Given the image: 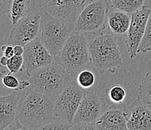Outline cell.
<instances>
[{"instance_id":"8992f818","label":"cell","mask_w":151,"mask_h":130,"mask_svg":"<svg viewBox=\"0 0 151 130\" xmlns=\"http://www.w3.org/2000/svg\"><path fill=\"white\" fill-rule=\"evenodd\" d=\"M109 4L104 0H93L85 6L75 22V31L98 35L105 28Z\"/></svg>"},{"instance_id":"6da1fadb","label":"cell","mask_w":151,"mask_h":130,"mask_svg":"<svg viewBox=\"0 0 151 130\" xmlns=\"http://www.w3.org/2000/svg\"><path fill=\"white\" fill-rule=\"evenodd\" d=\"M55 101L30 87L20 99L16 119L32 129L54 120Z\"/></svg>"},{"instance_id":"30bf717a","label":"cell","mask_w":151,"mask_h":130,"mask_svg":"<svg viewBox=\"0 0 151 130\" xmlns=\"http://www.w3.org/2000/svg\"><path fill=\"white\" fill-rule=\"evenodd\" d=\"M107 110L106 102L103 97L93 91L85 93L72 124H95Z\"/></svg>"},{"instance_id":"4dcf8cb0","label":"cell","mask_w":151,"mask_h":130,"mask_svg":"<svg viewBox=\"0 0 151 130\" xmlns=\"http://www.w3.org/2000/svg\"><path fill=\"white\" fill-rule=\"evenodd\" d=\"M14 55H23L24 53V48L20 45H16L14 46Z\"/></svg>"},{"instance_id":"4316f807","label":"cell","mask_w":151,"mask_h":130,"mask_svg":"<svg viewBox=\"0 0 151 130\" xmlns=\"http://www.w3.org/2000/svg\"><path fill=\"white\" fill-rule=\"evenodd\" d=\"M5 130H29V129L27 128L17 119H16Z\"/></svg>"},{"instance_id":"ac0fdd59","label":"cell","mask_w":151,"mask_h":130,"mask_svg":"<svg viewBox=\"0 0 151 130\" xmlns=\"http://www.w3.org/2000/svg\"><path fill=\"white\" fill-rule=\"evenodd\" d=\"M0 78L2 79V84L5 88L12 89L16 92L23 91L30 86L29 81L23 80L22 82H19L17 78L13 76L10 72H7L5 70L0 72Z\"/></svg>"},{"instance_id":"5bb4252c","label":"cell","mask_w":151,"mask_h":130,"mask_svg":"<svg viewBox=\"0 0 151 130\" xmlns=\"http://www.w3.org/2000/svg\"><path fill=\"white\" fill-rule=\"evenodd\" d=\"M127 109L129 111L127 119L129 130H151V110L147 105L137 99Z\"/></svg>"},{"instance_id":"2e32d148","label":"cell","mask_w":151,"mask_h":130,"mask_svg":"<svg viewBox=\"0 0 151 130\" xmlns=\"http://www.w3.org/2000/svg\"><path fill=\"white\" fill-rule=\"evenodd\" d=\"M131 23V14L121 11L116 10L108 13L107 23L111 34L116 36H121L127 33Z\"/></svg>"},{"instance_id":"cb8c5ba5","label":"cell","mask_w":151,"mask_h":130,"mask_svg":"<svg viewBox=\"0 0 151 130\" xmlns=\"http://www.w3.org/2000/svg\"><path fill=\"white\" fill-rule=\"evenodd\" d=\"M151 51V13L148 19L146 31L138 47V53Z\"/></svg>"},{"instance_id":"277c9868","label":"cell","mask_w":151,"mask_h":130,"mask_svg":"<svg viewBox=\"0 0 151 130\" xmlns=\"http://www.w3.org/2000/svg\"><path fill=\"white\" fill-rule=\"evenodd\" d=\"M71 81L69 73L55 61L34 71L29 79L31 87L54 101Z\"/></svg>"},{"instance_id":"1f68e13d","label":"cell","mask_w":151,"mask_h":130,"mask_svg":"<svg viewBox=\"0 0 151 130\" xmlns=\"http://www.w3.org/2000/svg\"><path fill=\"white\" fill-rule=\"evenodd\" d=\"M9 58H7L5 56H2L0 58V67H4L7 65V62H8Z\"/></svg>"},{"instance_id":"52a82bcc","label":"cell","mask_w":151,"mask_h":130,"mask_svg":"<svg viewBox=\"0 0 151 130\" xmlns=\"http://www.w3.org/2000/svg\"><path fill=\"white\" fill-rule=\"evenodd\" d=\"M84 94V90L76 81H71L55 101V117L72 124Z\"/></svg>"},{"instance_id":"7c38bea8","label":"cell","mask_w":151,"mask_h":130,"mask_svg":"<svg viewBox=\"0 0 151 130\" xmlns=\"http://www.w3.org/2000/svg\"><path fill=\"white\" fill-rule=\"evenodd\" d=\"M86 2V0H50L43 11L55 18L68 20L75 24Z\"/></svg>"},{"instance_id":"7a4b0ae2","label":"cell","mask_w":151,"mask_h":130,"mask_svg":"<svg viewBox=\"0 0 151 130\" xmlns=\"http://www.w3.org/2000/svg\"><path fill=\"white\" fill-rule=\"evenodd\" d=\"M89 39L86 34L74 31L54 61L65 68L72 77H77L81 71L90 64Z\"/></svg>"},{"instance_id":"44dd1931","label":"cell","mask_w":151,"mask_h":130,"mask_svg":"<svg viewBox=\"0 0 151 130\" xmlns=\"http://www.w3.org/2000/svg\"><path fill=\"white\" fill-rule=\"evenodd\" d=\"M107 95L110 101L114 104L111 108H120V105L124 102L126 98V91L122 86L116 85L108 89Z\"/></svg>"},{"instance_id":"9a60e30c","label":"cell","mask_w":151,"mask_h":130,"mask_svg":"<svg viewBox=\"0 0 151 130\" xmlns=\"http://www.w3.org/2000/svg\"><path fill=\"white\" fill-rule=\"evenodd\" d=\"M20 98L17 93L0 96V130H5L16 120Z\"/></svg>"},{"instance_id":"7402d4cb","label":"cell","mask_w":151,"mask_h":130,"mask_svg":"<svg viewBox=\"0 0 151 130\" xmlns=\"http://www.w3.org/2000/svg\"><path fill=\"white\" fill-rule=\"evenodd\" d=\"M72 125L73 124L56 117L51 121L29 130H70Z\"/></svg>"},{"instance_id":"f1b7e54d","label":"cell","mask_w":151,"mask_h":130,"mask_svg":"<svg viewBox=\"0 0 151 130\" xmlns=\"http://www.w3.org/2000/svg\"><path fill=\"white\" fill-rule=\"evenodd\" d=\"M11 0H0V18L8 13Z\"/></svg>"},{"instance_id":"f546056e","label":"cell","mask_w":151,"mask_h":130,"mask_svg":"<svg viewBox=\"0 0 151 130\" xmlns=\"http://www.w3.org/2000/svg\"><path fill=\"white\" fill-rule=\"evenodd\" d=\"M50 0H31L32 4L38 9H44Z\"/></svg>"},{"instance_id":"d4e9b609","label":"cell","mask_w":151,"mask_h":130,"mask_svg":"<svg viewBox=\"0 0 151 130\" xmlns=\"http://www.w3.org/2000/svg\"><path fill=\"white\" fill-rule=\"evenodd\" d=\"M6 67L12 74L22 72L23 70V55H14L12 58H9Z\"/></svg>"},{"instance_id":"484cf974","label":"cell","mask_w":151,"mask_h":130,"mask_svg":"<svg viewBox=\"0 0 151 130\" xmlns=\"http://www.w3.org/2000/svg\"><path fill=\"white\" fill-rule=\"evenodd\" d=\"M70 130H97L94 124H73L70 128Z\"/></svg>"},{"instance_id":"ba28073f","label":"cell","mask_w":151,"mask_h":130,"mask_svg":"<svg viewBox=\"0 0 151 130\" xmlns=\"http://www.w3.org/2000/svg\"><path fill=\"white\" fill-rule=\"evenodd\" d=\"M41 13H29L14 25L7 44L24 46L40 35Z\"/></svg>"},{"instance_id":"e0dca14e","label":"cell","mask_w":151,"mask_h":130,"mask_svg":"<svg viewBox=\"0 0 151 130\" xmlns=\"http://www.w3.org/2000/svg\"><path fill=\"white\" fill-rule=\"evenodd\" d=\"M31 4V0H11L8 13L13 25L29 13Z\"/></svg>"},{"instance_id":"83f0119b","label":"cell","mask_w":151,"mask_h":130,"mask_svg":"<svg viewBox=\"0 0 151 130\" xmlns=\"http://www.w3.org/2000/svg\"><path fill=\"white\" fill-rule=\"evenodd\" d=\"M1 50H2L3 55L7 57V58H12L14 55V46H11V45H4L1 47Z\"/></svg>"},{"instance_id":"3957f363","label":"cell","mask_w":151,"mask_h":130,"mask_svg":"<svg viewBox=\"0 0 151 130\" xmlns=\"http://www.w3.org/2000/svg\"><path fill=\"white\" fill-rule=\"evenodd\" d=\"M90 60L101 74L109 70L114 72L123 64L116 37L112 34L100 33L89 41Z\"/></svg>"},{"instance_id":"d6a6232c","label":"cell","mask_w":151,"mask_h":130,"mask_svg":"<svg viewBox=\"0 0 151 130\" xmlns=\"http://www.w3.org/2000/svg\"><path fill=\"white\" fill-rule=\"evenodd\" d=\"M104 1H105V2H111V0H104Z\"/></svg>"},{"instance_id":"9c48e42d","label":"cell","mask_w":151,"mask_h":130,"mask_svg":"<svg viewBox=\"0 0 151 130\" xmlns=\"http://www.w3.org/2000/svg\"><path fill=\"white\" fill-rule=\"evenodd\" d=\"M150 13L151 9L146 5H143L139 10L131 13V23L126 38V49L131 58H134L138 54Z\"/></svg>"},{"instance_id":"d6986e66","label":"cell","mask_w":151,"mask_h":130,"mask_svg":"<svg viewBox=\"0 0 151 130\" xmlns=\"http://www.w3.org/2000/svg\"><path fill=\"white\" fill-rule=\"evenodd\" d=\"M145 0H111V5L116 10L132 13L144 5Z\"/></svg>"},{"instance_id":"603a6c76","label":"cell","mask_w":151,"mask_h":130,"mask_svg":"<svg viewBox=\"0 0 151 130\" xmlns=\"http://www.w3.org/2000/svg\"><path fill=\"white\" fill-rule=\"evenodd\" d=\"M77 83L84 90L93 87L96 82V77L93 72L88 70H83L77 76Z\"/></svg>"},{"instance_id":"8fae6325","label":"cell","mask_w":151,"mask_h":130,"mask_svg":"<svg viewBox=\"0 0 151 130\" xmlns=\"http://www.w3.org/2000/svg\"><path fill=\"white\" fill-rule=\"evenodd\" d=\"M23 48V69L28 76H30L36 70L54 61V58L44 46L41 38L38 37Z\"/></svg>"},{"instance_id":"ffe728a7","label":"cell","mask_w":151,"mask_h":130,"mask_svg":"<svg viewBox=\"0 0 151 130\" xmlns=\"http://www.w3.org/2000/svg\"><path fill=\"white\" fill-rule=\"evenodd\" d=\"M137 99L145 105H151V70L147 73L140 85Z\"/></svg>"},{"instance_id":"4fadbf2b","label":"cell","mask_w":151,"mask_h":130,"mask_svg":"<svg viewBox=\"0 0 151 130\" xmlns=\"http://www.w3.org/2000/svg\"><path fill=\"white\" fill-rule=\"evenodd\" d=\"M129 111L127 108H111L95 123L97 130H129L127 119Z\"/></svg>"},{"instance_id":"5b68a950","label":"cell","mask_w":151,"mask_h":130,"mask_svg":"<svg viewBox=\"0 0 151 130\" xmlns=\"http://www.w3.org/2000/svg\"><path fill=\"white\" fill-rule=\"evenodd\" d=\"M41 16V40L54 58L61 51L70 35L75 31V24L68 20L55 18L44 11Z\"/></svg>"}]
</instances>
